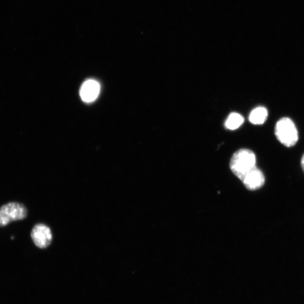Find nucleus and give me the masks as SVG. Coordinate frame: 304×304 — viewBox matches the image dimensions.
<instances>
[{"instance_id": "nucleus-6", "label": "nucleus", "mask_w": 304, "mask_h": 304, "mask_svg": "<svg viewBox=\"0 0 304 304\" xmlns=\"http://www.w3.org/2000/svg\"><path fill=\"white\" fill-rule=\"evenodd\" d=\"M100 86L99 83L94 80L84 82L80 90V96L83 101L91 103L98 97Z\"/></svg>"}, {"instance_id": "nucleus-2", "label": "nucleus", "mask_w": 304, "mask_h": 304, "mask_svg": "<svg viewBox=\"0 0 304 304\" xmlns=\"http://www.w3.org/2000/svg\"><path fill=\"white\" fill-rule=\"evenodd\" d=\"M274 134L279 142L287 148L295 146L298 140L297 127L289 117L281 118L276 122Z\"/></svg>"}, {"instance_id": "nucleus-8", "label": "nucleus", "mask_w": 304, "mask_h": 304, "mask_svg": "<svg viewBox=\"0 0 304 304\" xmlns=\"http://www.w3.org/2000/svg\"><path fill=\"white\" fill-rule=\"evenodd\" d=\"M244 122L243 116L237 113H232L229 116L225 122V126L230 131H234V129L239 128Z\"/></svg>"}, {"instance_id": "nucleus-7", "label": "nucleus", "mask_w": 304, "mask_h": 304, "mask_svg": "<svg viewBox=\"0 0 304 304\" xmlns=\"http://www.w3.org/2000/svg\"><path fill=\"white\" fill-rule=\"evenodd\" d=\"M268 117V110L266 107L259 106L251 112L249 119L253 125H260L266 122Z\"/></svg>"}, {"instance_id": "nucleus-3", "label": "nucleus", "mask_w": 304, "mask_h": 304, "mask_svg": "<svg viewBox=\"0 0 304 304\" xmlns=\"http://www.w3.org/2000/svg\"><path fill=\"white\" fill-rule=\"evenodd\" d=\"M28 211L19 202H9L0 207V227L7 226L14 221H21L27 216Z\"/></svg>"}, {"instance_id": "nucleus-9", "label": "nucleus", "mask_w": 304, "mask_h": 304, "mask_svg": "<svg viewBox=\"0 0 304 304\" xmlns=\"http://www.w3.org/2000/svg\"><path fill=\"white\" fill-rule=\"evenodd\" d=\"M300 164H301V166L302 169V170L304 172V154L301 157V159L300 161Z\"/></svg>"}, {"instance_id": "nucleus-1", "label": "nucleus", "mask_w": 304, "mask_h": 304, "mask_svg": "<svg viewBox=\"0 0 304 304\" xmlns=\"http://www.w3.org/2000/svg\"><path fill=\"white\" fill-rule=\"evenodd\" d=\"M256 157L249 149H241L234 154L230 161V168L241 180L245 175L256 167Z\"/></svg>"}, {"instance_id": "nucleus-5", "label": "nucleus", "mask_w": 304, "mask_h": 304, "mask_svg": "<svg viewBox=\"0 0 304 304\" xmlns=\"http://www.w3.org/2000/svg\"><path fill=\"white\" fill-rule=\"evenodd\" d=\"M241 181L248 190H256L263 187L266 183V177L262 171L255 167L247 173Z\"/></svg>"}, {"instance_id": "nucleus-4", "label": "nucleus", "mask_w": 304, "mask_h": 304, "mask_svg": "<svg viewBox=\"0 0 304 304\" xmlns=\"http://www.w3.org/2000/svg\"><path fill=\"white\" fill-rule=\"evenodd\" d=\"M32 240L37 247L45 249L52 243L53 235L52 231L47 225L38 224L35 225L31 233Z\"/></svg>"}]
</instances>
